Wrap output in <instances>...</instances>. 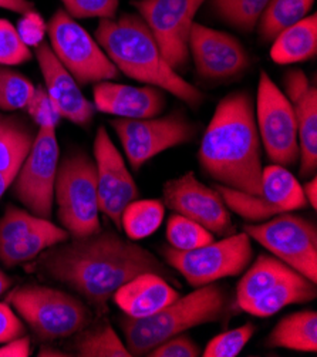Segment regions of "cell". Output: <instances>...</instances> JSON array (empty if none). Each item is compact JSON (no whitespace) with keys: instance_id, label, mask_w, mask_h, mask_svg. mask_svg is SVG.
Returning a JSON list of instances; mask_svg holds the SVG:
<instances>
[{"instance_id":"4","label":"cell","mask_w":317,"mask_h":357,"mask_svg":"<svg viewBox=\"0 0 317 357\" xmlns=\"http://www.w3.org/2000/svg\"><path fill=\"white\" fill-rule=\"evenodd\" d=\"M228 294L221 284L208 283L191 294L180 296L160 312L134 319L123 316L120 328L131 357L147 356L164 340L181 335L196 326L215 324L228 309Z\"/></svg>"},{"instance_id":"26","label":"cell","mask_w":317,"mask_h":357,"mask_svg":"<svg viewBox=\"0 0 317 357\" xmlns=\"http://www.w3.org/2000/svg\"><path fill=\"white\" fill-rule=\"evenodd\" d=\"M268 349H288L293 351H317V313L300 310L281 317L265 340Z\"/></svg>"},{"instance_id":"41","label":"cell","mask_w":317,"mask_h":357,"mask_svg":"<svg viewBox=\"0 0 317 357\" xmlns=\"http://www.w3.org/2000/svg\"><path fill=\"white\" fill-rule=\"evenodd\" d=\"M16 29L22 40L29 47H36L43 43L47 34V23L36 9L22 15Z\"/></svg>"},{"instance_id":"46","label":"cell","mask_w":317,"mask_h":357,"mask_svg":"<svg viewBox=\"0 0 317 357\" xmlns=\"http://www.w3.org/2000/svg\"><path fill=\"white\" fill-rule=\"evenodd\" d=\"M38 356H40V357H46V356H49V357H57V356H59V357H68L70 354H68L65 350H61V349H59V347H53V346L45 343V344L40 347Z\"/></svg>"},{"instance_id":"24","label":"cell","mask_w":317,"mask_h":357,"mask_svg":"<svg viewBox=\"0 0 317 357\" xmlns=\"http://www.w3.org/2000/svg\"><path fill=\"white\" fill-rule=\"evenodd\" d=\"M317 54V16L313 13L281 30L273 40L270 57L275 63L286 66L303 63Z\"/></svg>"},{"instance_id":"12","label":"cell","mask_w":317,"mask_h":357,"mask_svg":"<svg viewBox=\"0 0 317 357\" xmlns=\"http://www.w3.org/2000/svg\"><path fill=\"white\" fill-rule=\"evenodd\" d=\"M110 124L134 171H139L150 160L167 150L188 144L198 135V126L181 112L141 120L116 119Z\"/></svg>"},{"instance_id":"10","label":"cell","mask_w":317,"mask_h":357,"mask_svg":"<svg viewBox=\"0 0 317 357\" xmlns=\"http://www.w3.org/2000/svg\"><path fill=\"white\" fill-rule=\"evenodd\" d=\"M255 119L268 158L286 168L299 164V135L293 107L266 71L259 75Z\"/></svg>"},{"instance_id":"19","label":"cell","mask_w":317,"mask_h":357,"mask_svg":"<svg viewBox=\"0 0 317 357\" xmlns=\"http://www.w3.org/2000/svg\"><path fill=\"white\" fill-rule=\"evenodd\" d=\"M95 110L117 119L141 120L158 117L167 105L165 91L155 86L134 87L110 82L97 83L93 89Z\"/></svg>"},{"instance_id":"17","label":"cell","mask_w":317,"mask_h":357,"mask_svg":"<svg viewBox=\"0 0 317 357\" xmlns=\"http://www.w3.org/2000/svg\"><path fill=\"white\" fill-rule=\"evenodd\" d=\"M34 57L39 63L45 89L52 97L61 119L87 128L93 123L97 110L94 104L83 94L80 84L59 61L46 40L34 47Z\"/></svg>"},{"instance_id":"22","label":"cell","mask_w":317,"mask_h":357,"mask_svg":"<svg viewBox=\"0 0 317 357\" xmlns=\"http://www.w3.org/2000/svg\"><path fill=\"white\" fill-rule=\"evenodd\" d=\"M64 340V350L70 356L131 357L124 340L104 314H97L87 326Z\"/></svg>"},{"instance_id":"42","label":"cell","mask_w":317,"mask_h":357,"mask_svg":"<svg viewBox=\"0 0 317 357\" xmlns=\"http://www.w3.org/2000/svg\"><path fill=\"white\" fill-rule=\"evenodd\" d=\"M26 335V325L20 316L6 303H0V344Z\"/></svg>"},{"instance_id":"25","label":"cell","mask_w":317,"mask_h":357,"mask_svg":"<svg viewBox=\"0 0 317 357\" xmlns=\"http://www.w3.org/2000/svg\"><path fill=\"white\" fill-rule=\"evenodd\" d=\"M70 239L68 232L45 220L42 225L29 234L8 242H0V264L5 268H15L38 258L46 249Z\"/></svg>"},{"instance_id":"7","label":"cell","mask_w":317,"mask_h":357,"mask_svg":"<svg viewBox=\"0 0 317 357\" xmlns=\"http://www.w3.org/2000/svg\"><path fill=\"white\" fill-rule=\"evenodd\" d=\"M165 262L194 288L243 273L254 259L252 239L245 231L231 234L192 251L164 248Z\"/></svg>"},{"instance_id":"13","label":"cell","mask_w":317,"mask_h":357,"mask_svg":"<svg viewBox=\"0 0 317 357\" xmlns=\"http://www.w3.org/2000/svg\"><path fill=\"white\" fill-rule=\"evenodd\" d=\"M206 0H134L137 15L146 22L168 64L183 71L190 63V33L195 15Z\"/></svg>"},{"instance_id":"33","label":"cell","mask_w":317,"mask_h":357,"mask_svg":"<svg viewBox=\"0 0 317 357\" xmlns=\"http://www.w3.org/2000/svg\"><path fill=\"white\" fill-rule=\"evenodd\" d=\"M34 89L36 86L24 75L8 66H0V112L24 110Z\"/></svg>"},{"instance_id":"29","label":"cell","mask_w":317,"mask_h":357,"mask_svg":"<svg viewBox=\"0 0 317 357\" xmlns=\"http://www.w3.org/2000/svg\"><path fill=\"white\" fill-rule=\"evenodd\" d=\"M314 0H269L259 22V38L265 43L275 40L286 27L309 16Z\"/></svg>"},{"instance_id":"38","label":"cell","mask_w":317,"mask_h":357,"mask_svg":"<svg viewBox=\"0 0 317 357\" xmlns=\"http://www.w3.org/2000/svg\"><path fill=\"white\" fill-rule=\"evenodd\" d=\"M26 113L30 121L38 128H57L61 121V116L56 105L43 86H36L33 96L30 97Z\"/></svg>"},{"instance_id":"6","label":"cell","mask_w":317,"mask_h":357,"mask_svg":"<svg viewBox=\"0 0 317 357\" xmlns=\"http://www.w3.org/2000/svg\"><path fill=\"white\" fill-rule=\"evenodd\" d=\"M57 218L70 238L101 229L95 162L84 151H72L59 161L54 183Z\"/></svg>"},{"instance_id":"28","label":"cell","mask_w":317,"mask_h":357,"mask_svg":"<svg viewBox=\"0 0 317 357\" xmlns=\"http://www.w3.org/2000/svg\"><path fill=\"white\" fill-rule=\"evenodd\" d=\"M246 269L248 271L243 273L236 287L238 307L245 302L263 295L281 279L295 272L285 262L270 255H259Z\"/></svg>"},{"instance_id":"21","label":"cell","mask_w":317,"mask_h":357,"mask_svg":"<svg viewBox=\"0 0 317 357\" xmlns=\"http://www.w3.org/2000/svg\"><path fill=\"white\" fill-rule=\"evenodd\" d=\"M33 126L24 117L0 112V198L10 188L36 137Z\"/></svg>"},{"instance_id":"39","label":"cell","mask_w":317,"mask_h":357,"mask_svg":"<svg viewBox=\"0 0 317 357\" xmlns=\"http://www.w3.org/2000/svg\"><path fill=\"white\" fill-rule=\"evenodd\" d=\"M64 10L73 19H114L118 0H60Z\"/></svg>"},{"instance_id":"18","label":"cell","mask_w":317,"mask_h":357,"mask_svg":"<svg viewBox=\"0 0 317 357\" xmlns=\"http://www.w3.org/2000/svg\"><path fill=\"white\" fill-rule=\"evenodd\" d=\"M284 87L297 124L299 172L300 176L309 178L316 175L317 169V89L299 68L288 71Z\"/></svg>"},{"instance_id":"35","label":"cell","mask_w":317,"mask_h":357,"mask_svg":"<svg viewBox=\"0 0 317 357\" xmlns=\"http://www.w3.org/2000/svg\"><path fill=\"white\" fill-rule=\"evenodd\" d=\"M255 325L248 322L239 328L231 329L215 336L209 340L205 346L201 356L203 357H235L238 356L245 346L249 343L252 336L255 335Z\"/></svg>"},{"instance_id":"37","label":"cell","mask_w":317,"mask_h":357,"mask_svg":"<svg viewBox=\"0 0 317 357\" xmlns=\"http://www.w3.org/2000/svg\"><path fill=\"white\" fill-rule=\"evenodd\" d=\"M43 221L45 218L33 215L24 208L8 205L3 215L0 217V242L17 239L42 225Z\"/></svg>"},{"instance_id":"27","label":"cell","mask_w":317,"mask_h":357,"mask_svg":"<svg viewBox=\"0 0 317 357\" xmlns=\"http://www.w3.org/2000/svg\"><path fill=\"white\" fill-rule=\"evenodd\" d=\"M261 195L277 212H295L307 206L297 178L286 168L272 164L263 168Z\"/></svg>"},{"instance_id":"32","label":"cell","mask_w":317,"mask_h":357,"mask_svg":"<svg viewBox=\"0 0 317 357\" xmlns=\"http://www.w3.org/2000/svg\"><path fill=\"white\" fill-rule=\"evenodd\" d=\"M215 190L222 197L226 208L248 224H261L277 215V212L263 199L261 194L255 195L219 184L215 185Z\"/></svg>"},{"instance_id":"23","label":"cell","mask_w":317,"mask_h":357,"mask_svg":"<svg viewBox=\"0 0 317 357\" xmlns=\"http://www.w3.org/2000/svg\"><path fill=\"white\" fill-rule=\"evenodd\" d=\"M316 284L295 271L263 295L242 303L239 309L256 317H269L286 306L314 301L317 296Z\"/></svg>"},{"instance_id":"36","label":"cell","mask_w":317,"mask_h":357,"mask_svg":"<svg viewBox=\"0 0 317 357\" xmlns=\"http://www.w3.org/2000/svg\"><path fill=\"white\" fill-rule=\"evenodd\" d=\"M33 53L22 40L15 24L0 19V66H19L30 61Z\"/></svg>"},{"instance_id":"45","label":"cell","mask_w":317,"mask_h":357,"mask_svg":"<svg viewBox=\"0 0 317 357\" xmlns=\"http://www.w3.org/2000/svg\"><path fill=\"white\" fill-rule=\"evenodd\" d=\"M303 188V194L304 198L307 201V205H310L313 209L317 208V180L316 175H313L310 180H307L304 183V185H302Z\"/></svg>"},{"instance_id":"3","label":"cell","mask_w":317,"mask_h":357,"mask_svg":"<svg viewBox=\"0 0 317 357\" xmlns=\"http://www.w3.org/2000/svg\"><path fill=\"white\" fill-rule=\"evenodd\" d=\"M94 39L127 77L171 93L191 109L203 102V93L168 64L154 34L137 13L100 19Z\"/></svg>"},{"instance_id":"44","label":"cell","mask_w":317,"mask_h":357,"mask_svg":"<svg viewBox=\"0 0 317 357\" xmlns=\"http://www.w3.org/2000/svg\"><path fill=\"white\" fill-rule=\"evenodd\" d=\"M0 9L24 15L34 9V3L31 0H0Z\"/></svg>"},{"instance_id":"40","label":"cell","mask_w":317,"mask_h":357,"mask_svg":"<svg viewBox=\"0 0 317 357\" xmlns=\"http://www.w3.org/2000/svg\"><path fill=\"white\" fill-rule=\"evenodd\" d=\"M201 347L190 336L181 333L172 336L155 346L147 356L150 357H198Z\"/></svg>"},{"instance_id":"5","label":"cell","mask_w":317,"mask_h":357,"mask_svg":"<svg viewBox=\"0 0 317 357\" xmlns=\"http://www.w3.org/2000/svg\"><path fill=\"white\" fill-rule=\"evenodd\" d=\"M5 302L40 343L73 336L97 316L80 296L40 283L10 288Z\"/></svg>"},{"instance_id":"20","label":"cell","mask_w":317,"mask_h":357,"mask_svg":"<svg viewBox=\"0 0 317 357\" xmlns=\"http://www.w3.org/2000/svg\"><path fill=\"white\" fill-rule=\"evenodd\" d=\"M180 296V292L165 278L144 272L125 282L111 301L125 316L141 319L160 312Z\"/></svg>"},{"instance_id":"15","label":"cell","mask_w":317,"mask_h":357,"mask_svg":"<svg viewBox=\"0 0 317 357\" xmlns=\"http://www.w3.org/2000/svg\"><path fill=\"white\" fill-rule=\"evenodd\" d=\"M93 154L100 212L113 222L117 231H121V213L130 202L138 198V187L107 128L98 127Z\"/></svg>"},{"instance_id":"9","label":"cell","mask_w":317,"mask_h":357,"mask_svg":"<svg viewBox=\"0 0 317 357\" xmlns=\"http://www.w3.org/2000/svg\"><path fill=\"white\" fill-rule=\"evenodd\" d=\"M243 231L273 257L317 283V229L313 221L284 212L261 224H246Z\"/></svg>"},{"instance_id":"11","label":"cell","mask_w":317,"mask_h":357,"mask_svg":"<svg viewBox=\"0 0 317 357\" xmlns=\"http://www.w3.org/2000/svg\"><path fill=\"white\" fill-rule=\"evenodd\" d=\"M60 147L54 128H38L33 144L10 185V194L24 209L50 220L54 206V183Z\"/></svg>"},{"instance_id":"2","label":"cell","mask_w":317,"mask_h":357,"mask_svg":"<svg viewBox=\"0 0 317 357\" xmlns=\"http://www.w3.org/2000/svg\"><path fill=\"white\" fill-rule=\"evenodd\" d=\"M198 162L219 185L261 194L262 150L249 91H232L218 102L203 132Z\"/></svg>"},{"instance_id":"34","label":"cell","mask_w":317,"mask_h":357,"mask_svg":"<svg viewBox=\"0 0 317 357\" xmlns=\"http://www.w3.org/2000/svg\"><path fill=\"white\" fill-rule=\"evenodd\" d=\"M167 239L173 249L192 251V249L214 242L215 235L180 213H172L167 222Z\"/></svg>"},{"instance_id":"14","label":"cell","mask_w":317,"mask_h":357,"mask_svg":"<svg viewBox=\"0 0 317 357\" xmlns=\"http://www.w3.org/2000/svg\"><path fill=\"white\" fill-rule=\"evenodd\" d=\"M162 202L175 213L202 225L218 236H228L235 227L222 197L201 183L192 171L164 184Z\"/></svg>"},{"instance_id":"31","label":"cell","mask_w":317,"mask_h":357,"mask_svg":"<svg viewBox=\"0 0 317 357\" xmlns=\"http://www.w3.org/2000/svg\"><path fill=\"white\" fill-rule=\"evenodd\" d=\"M209 10L229 26L249 33L256 26L269 0H206Z\"/></svg>"},{"instance_id":"16","label":"cell","mask_w":317,"mask_h":357,"mask_svg":"<svg viewBox=\"0 0 317 357\" xmlns=\"http://www.w3.org/2000/svg\"><path fill=\"white\" fill-rule=\"evenodd\" d=\"M196 75L206 82H229L242 76L251 66V57L235 36L194 22L190 42Z\"/></svg>"},{"instance_id":"30","label":"cell","mask_w":317,"mask_h":357,"mask_svg":"<svg viewBox=\"0 0 317 357\" xmlns=\"http://www.w3.org/2000/svg\"><path fill=\"white\" fill-rule=\"evenodd\" d=\"M165 217L161 199H134L121 213V231L131 241H141L158 231Z\"/></svg>"},{"instance_id":"8","label":"cell","mask_w":317,"mask_h":357,"mask_svg":"<svg viewBox=\"0 0 317 357\" xmlns=\"http://www.w3.org/2000/svg\"><path fill=\"white\" fill-rule=\"evenodd\" d=\"M47 36L54 56L80 86L120 77L118 68L97 40L64 9H57L47 22Z\"/></svg>"},{"instance_id":"43","label":"cell","mask_w":317,"mask_h":357,"mask_svg":"<svg viewBox=\"0 0 317 357\" xmlns=\"http://www.w3.org/2000/svg\"><path fill=\"white\" fill-rule=\"evenodd\" d=\"M31 354V337L23 335L0 344V357H29Z\"/></svg>"},{"instance_id":"47","label":"cell","mask_w":317,"mask_h":357,"mask_svg":"<svg viewBox=\"0 0 317 357\" xmlns=\"http://www.w3.org/2000/svg\"><path fill=\"white\" fill-rule=\"evenodd\" d=\"M12 284H13V279L0 269V296L5 295L8 291H10Z\"/></svg>"},{"instance_id":"1","label":"cell","mask_w":317,"mask_h":357,"mask_svg":"<svg viewBox=\"0 0 317 357\" xmlns=\"http://www.w3.org/2000/svg\"><path fill=\"white\" fill-rule=\"evenodd\" d=\"M26 269L64 284L97 314L107 313L116 291L139 273L153 272L177 283L172 272L147 248L121 236L117 229L102 228L46 249Z\"/></svg>"}]
</instances>
